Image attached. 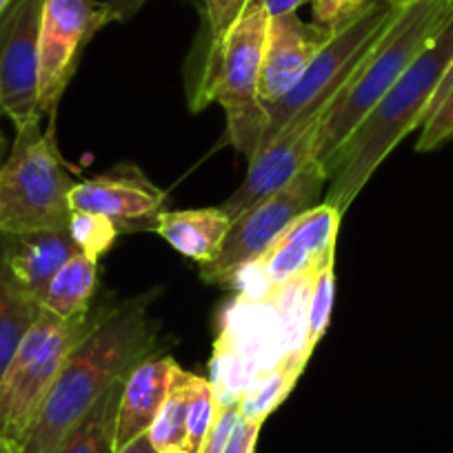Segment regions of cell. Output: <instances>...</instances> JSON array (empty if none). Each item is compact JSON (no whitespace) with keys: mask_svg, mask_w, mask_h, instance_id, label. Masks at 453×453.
Segmentation results:
<instances>
[{"mask_svg":"<svg viewBox=\"0 0 453 453\" xmlns=\"http://www.w3.org/2000/svg\"><path fill=\"white\" fill-rule=\"evenodd\" d=\"M220 404L209 378L189 373V403H187V440L189 453H198L200 444L216 422Z\"/></svg>","mask_w":453,"mask_h":453,"instance_id":"603a6c76","label":"cell"},{"mask_svg":"<svg viewBox=\"0 0 453 453\" xmlns=\"http://www.w3.org/2000/svg\"><path fill=\"white\" fill-rule=\"evenodd\" d=\"M113 300H96L94 309L78 320H63L42 309L32 329L20 340L0 378V435L19 444L36 418L47 394L58 380L72 351L103 320Z\"/></svg>","mask_w":453,"mask_h":453,"instance_id":"8992f818","label":"cell"},{"mask_svg":"<svg viewBox=\"0 0 453 453\" xmlns=\"http://www.w3.org/2000/svg\"><path fill=\"white\" fill-rule=\"evenodd\" d=\"M12 3H14V0H0V19L5 16V12L12 7Z\"/></svg>","mask_w":453,"mask_h":453,"instance_id":"d6a6232c","label":"cell"},{"mask_svg":"<svg viewBox=\"0 0 453 453\" xmlns=\"http://www.w3.org/2000/svg\"><path fill=\"white\" fill-rule=\"evenodd\" d=\"M326 185H329L326 172L316 160H311L285 187L251 204L232 222L220 256L211 265L200 267V278L207 285L226 289L232 285L234 276L258 260L296 218L316 207L326 191Z\"/></svg>","mask_w":453,"mask_h":453,"instance_id":"52a82bcc","label":"cell"},{"mask_svg":"<svg viewBox=\"0 0 453 453\" xmlns=\"http://www.w3.org/2000/svg\"><path fill=\"white\" fill-rule=\"evenodd\" d=\"M3 241H5V258L12 273L38 303L42 291L63 269V265L81 254L69 229L3 234Z\"/></svg>","mask_w":453,"mask_h":453,"instance_id":"4fadbf2b","label":"cell"},{"mask_svg":"<svg viewBox=\"0 0 453 453\" xmlns=\"http://www.w3.org/2000/svg\"><path fill=\"white\" fill-rule=\"evenodd\" d=\"M376 3L380 0H311L313 19H316V25L335 32L360 19Z\"/></svg>","mask_w":453,"mask_h":453,"instance_id":"d4e9b609","label":"cell"},{"mask_svg":"<svg viewBox=\"0 0 453 453\" xmlns=\"http://www.w3.org/2000/svg\"><path fill=\"white\" fill-rule=\"evenodd\" d=\"M340 218L338 209L326 203L304 211L258 260L238 272L226 289L236 291L238 298L269 300L285 285L320 269L335 256Z\"/></svg>","mask_w":453,"mask_h":453,"instance_id":"ba28073f","label":"cell"},{"mask_svg":"<svg viewBox=\"0 0 453 453\" xmlns=\"http://www.w3.org/2000/svg\"><path fill=\"white\" fill-rule=\"evenodd\" d=\"M113 23L98 0H45L38 38V109L56 119L60 98L72 82L87 42Z\"/></svg>","mask_w":453,"mask_h":453,"instance_id":"9c48e42d","label":"cell"},{"mask_svg":"<svg viewBox=\"0 0 453 453\" xmlns=\"http://www.w3.org/2000/svg\"><path fill=\"white\" fill-rule=\"evenodd\" d=\"M387 3H391V5L395 7H407L409 3H413V0H387Z\"/></svg>","mask_w":453,"mask_h":453,"instance_id":"836d02e7","label":"cell"},{"mask_svg":"<svg viewBox=\"0 0 453 453\" xmlns=\"http://www.w3.org/2000/svg\"><path fill=\"white\" fill-rule=\"evenodd\" d=\"M260 426L263 425H258V422L238 420L236 431H234L232 440H229V447H226L225 453H256Z\"/></svg>","mask_w":453,"mask_h":453,"instance_id":"83f0119b","label":"cell"},{"mask_svg":"<svg viewBox=\"0 0 453 453\" xmlns=\"http://www.w3.org/2000/svg\"><path fill=\"white\" fill-rule=\"evenodd\" d=\"M42 132L41 120L16 132L14 147L0 165V232L69 229V194L76 187L56 145V125Z\"/></svg>","mask_w":453,"mask_h":453,"instance_id":"5b68a950","label":"cell"},{"mask_svg":"<svg viewBox=\"0 0 453 453\" xmlns=\"http://www.w3.org/2000/svg\"><path fill=\"white\" fill-rule=\"evenodd\" d=\"M304 3H311V0H256L254 7H263L269 19H276V16L296 14Z\"/></svg>","mask_w":453,"mask_h":453,"instance_id":"f546056e","label":"cell"},{"mask_svg":"<svg viewBox=\"0 0 453 453\" xmlns=\"http://www.w3.org/2000/svg\"><path fill=\"white\" fill-rule=\"evenodd\" d=\"M69 232H72L73 242L78 245V250L96 260L111 250V245L116 242V238H119L120 234L109 218L87 211L72 213Z\"/></svg>","mask_w":453,"mask_h":453,"instance_id":"cb8c5ba5","label":"cell"},{"mask_svg":"<svg viewBox=\"0 0 453 453\" xmlns=\"http://www.w3.org/2000/svg\"><path fill=\"white\" fill-rule=\"evenodd\" d=\"M173 367H176L173 356L156 354L138 365L132 376L125 380L119 426H116V451L138 435L147 434L167 398Z\"/></svg>","mask_w":453,"mask_h":453,"instance_id":"5bb4252c","label":"cell"},{"mask_svg":"<svg viewBox=\"0 0 453 453\" xmlns=\"http://www.w3.org/2000/svg\"><path fill=\"white\" fill-rule=\"evenodd\" d=\"M453 19V0H413L372 45L322 120L313 160L329 176L335 156L378 100Z\"/></svg>","mask_w":453,"mask_h":453,"instance_id":"3957f363","label":"cell"},{"mask_svg":"<svg viewBox=\"0 0 453 453\" xmlns=\"http://www.w3.org/2000/svg\"><path fill=\"white\" fill-rule=\"evenodd\" d=\"M41 311V303L12 273L0 234V378Z\"/></svg>","mask_w":453,"mask_h":453,"instance_id":"e0dca14e","label":"cell"},{"mask_svg":"<svg viewBox=\"0 0 453 453\" xmlns=\"http://www.w3.org/2000/svg\"><path fill=\"white\" fill-rule=\"evenodd\" d=\"M156 291L113 300L103 320L72 351L36 418L19 440L20 453H54L96 403L156 356L158 320L151 316Z\"/></svg>","mask_w":453,"mask_h":453,"instance_id":"6da1fadb","label":"cell"},{"mask_svg":"<svg viewBox=\"0 0 453 453\" xmlns=\"http://www.w3.org/2000/svg\"><path fill=\"white\" fill-rule=\"evenodd\" d=\"M335 298V256L326 260L316 272L311 287V298H309L307 313V340H304V354L311 358L313 349L318 347L326 334V326L331 320V309Z\"/></svg>","mask_w":453,"mask_h":453,"instance_id":"44dd1931","label":"cell"},{"mask_svg":"<svg viewBox=\"0 0 453 453\" xmlns=\"http://www.w3.org/2000/svg\"><path fill=\"white\" fill-rule=\"evenodd\" d=\"M209 23V47L218 45L226 32L250 10L254 0H203Z\"/></svg>","mask_w":453,"mask_h":453,"instance_id":"484cf974","label":"cell"},{"mask_svg":"<svg viewBox=\"0 0 453 453\" xmlns=\"http://www.w3.org/2000/svg\"><path fill=\"white\" fill-rule=\"evenodd\" d=\"M187 403H189V372H185L176 363L167 398H165L156 420L147 429V435L158 453H189Z\"/></svg>","mask_w":453,"mask_h":453,"instance_id":"d6986e66","label":"cell"},{"mask_svg":"<svg viewBox=\"0 0 453 453\" xmlns=\"http://www.w3.org/2000/svg\"><path fill=\"white\" fill-rule=\"evenodd\" d=\"M453 65V19L365 116L329 169L325 203L347 211L387 156L422 127L444 73Z\"/></svg>","mask_w":453,"mask_h":453,"instance_id":"7a4b0ae2","label":"cell"},{"mask_svg":"<svg viewBox=\"0 0 453 453\" xmlns=\"http://www.w3.org/2000/svg\"><path fill=\"white\" fill-rule=\"evenodd\" d=\"M304 363L298 356H285L276 367L269 373H265L238 403V413L241 420L247 422H258L263 425L278 407L287 400L291 389L296 387L298 378L303 376Z\"/></svg>","mask_w":453,"mask_h":453,"instance_id":"ffe728a7","label":"cell"},{"mask_svg":"<svg viewBox=\"0 0 453 453\" xmlns=\"http://www.w3.org/2000/svg\"><path fill=\"white\" fill-rule=\"evenodd\" d=\"M334 32L316 23H304L296 14L269 19L265 42L263 69H260V100L265 107L289 94L303 78Z\"/></svg>","mask_w":453,"mask_h":453,"instance_id":"7c38bea8","label":"cell"},{"mask_svg":"<svg viewBox=\"0 0 453 453\" xmlns=\"http://www.w3.org/2000/svg\"><path fill=\"white\" fill-rule=\"evenodd\" d=\"M238 420H241V413H238V404H220V411H218L216 422H213L211 431L207 434L204 442L200 444L198 453H225L229 447V440H232L234 431H236Z\"/></svg>","mask_w":453,"mask_h":453,"instance_id":"4316f807","label":"cell"},{"mask_svg":"<svg viewBox=\"0 0 453 453\" xmlns=\"http://www.w3.org/2000/svg\"><path fill=\"white\" fill-rule=\"evenodd\" d=\"M42 3L14 0L0 19V113L16 132L42 119L38 109V38Z\"/></svg>","mask_w":453,"mask_h":453,"instance_id":"30bf717a","label":"cell"},{"mask_svg":"<svg viewBox=\"0 0 453 453\" xmlns=\"http://www.w3.org/2000/svg\"><path fill=\"white\" fill-rule=\"evenodd\" d=\"M254 5H256V0H254V3H251V5H250V7H254Z\"/></svg>","mask_w":453,"mask_h":453,"instance_id":"d590c367","label":"cell"},{"mask_svg":"<svg viewBox=\"0 0 453 453\" xmlns=\"http://www.w3.org/2000/svg\"><path fill=\"white\" fill-rule=\"evenodd\" d=\"M145 3L147 0H104L113 23H125V20L134 19L145 7Z\"/></svg>","mask_w":453,"mask_h":453,"instance_id":"f1b7e54d","label":"cell"},{"mask_svg":"<svg viewBox=\"0 0 453 453\" xmlns=\"http://www.w3.org/2000/svg\"><path fill=\"white\" fill-rule=\"evenodd\" d=\"M269 14L250 7L218 45L207 47L203 81L191 107L218 103L226 116V142L247 160L258 154L267 132V109L260 100V69Z\"/></svg>","mask_w":453,"mask_h":453,"instance_id":"277c9868","label":"cell"},{"mask_svg":"<svg viewBox=\"0 0 453 453\" xmlns=\"http://www.w3.org/2000/svg\"><path fill=\"white\" fill-rule=\"evenodd\" d=\"M3 156H5V136H3V132H0V160H3Z\"/></svg>","mask_w":453,"mask_h":453,"instance_id":"e575fe53","label":"cell"},{"mask_svg":"<svg viewBox=\"0 0 453 453\" xmlns=\"http://www.w3.org/2000/svg\"><path fill=\"white\" fill-rule=\"evenodd\" d=\"M116 453H158V451H156L154 444H151L150 435L142 434L138 435V438H134L129 444H125L123 449H119Z\"/></svg>","mask_w":453,"mask_h":453,"instance_id":"4dcf8cb0","label":"cell"},{"mask_svg":"<svg viewBox=\"0 0 453 453\" xmlns=\"http://www.w3.org/2000/svg\"><path fill=\"white\" fill-rule=\"evenodd\" d=\"M98 291V260L87 254H76L51 278L41 296V307L63 320H78L96 304Z\"/></svg>","mask_w":453,"mask_h":453,"instance_id":"2e32d148","label":"cell"},{"mask_svg":"<svg viewBox=\"0 0 453 453\" xmlns=\"http://www.w3.org/2000/svg\"><path fill=\"white\" fill-rule=\"evenodd\" d=\"M72 211L109 218L119 232H156L167 194L134 165H119L91 180L76 182L69 194Z\"/></svg>","mask_w":453,"mask_h":453,"instance_id":"8fae6325","label":"cell"},{"mask_svg":"<svg viewBox=\"0 0 453 453\" xmlns=\"http://www.w3.org/2000/svg\"><path fill=\"white\" fill-rule=\"evenodd\" d=\"M125 382L113 385L69 431L54 453H116V426Z\"/></svg>","mask_w":453,"mask_h":453,"instance_id":"ac0fdd59","label":"cell"},{"mask_svg":"<svg viewBox=\"0 0 453 453\" xmlns=\"http://www.w3.org/2000/svg\"><path fill=\"white\" fill-rule=\"evenodd\" d=\"M0 453H20V449L16 442H12V440H7L0 435Z\"/></svg>","mask_w":453,"mask_h":453,"instance_id":"1f68e13d","label":"cell"},{"mask_svg":"<svg viewBox=\"0 0 453 453\" xmlns=\"http://www.w3.org/2000/svg\"><path fill=\"white\" fill-rule=\"evenodd\" d=\"M453 141V65L444 73L438 91L434 96L429 113L422 123L420 138L416 142V151H434L438 147Z\"/></svg>","mask_w":453,"mask_h":453,"instance_id":"7402d4cb","label":"cell"},{"mask_svg":"<svg viewBox=\"0 0 453 453\" xmlns=\"http://www.w3.org/2000/svg\"><path fill=\"white\" fill-rule=\"evenodd\" d=\"M232 218L220 207L209 209H165L158 216L156 232L176 251L196 260L200 267L211 265L220 256L225 238L232 229Z\"/></svg>","mask_w":453,"mask_h":453,"instance_id":"9a60e30c","label":"cell"}]
</instances>
